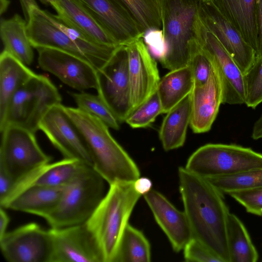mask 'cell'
Masks as SVG:
<instances>
[{"mask_svg": "<svg viewBox=\"0 0 262 262\" xmlns=\"http://www.w3.org/2000/svg\"><path fill=\"white\" fill-rule=\"evenodd\" d=\"M179 190L184 211L195 238L222 262H230L227 242L229 214L223 193L206 178L185 167L178 169Z\"/></svg>", "mask_w": 262, "mask_h": 262, "instance_id": "1", "label": "cell"}, {"mask_svg": "<svg viewBox=\"0 0 262 262\" xmlns=\"http://www.w3.org/2000/svg\"><path fill=\"white\" fill-rule=\"evenodd\" d=\"M27 31L33 48H52L77 56L100 69L121 46L95 43L69 26L57 15L41 9L37 5L28 10Z\"/></svg>", "mask_w": 262, "mask_h": 262, "instance_id": "2", "label": "cell"}, {"mask_svg": "<svg viewBox=\"0 0 262 262\" xmlns=\"http://www.w3.org/2000/svg\"><path fill=\"white\" fill-rule=\"evenodd\" d=\"M64 109L83 138L93 167L108 185L134 182L140 177L136 163L111 134L108 127L98 118L78 108Z\"/></svg>", "mask_w": 262, "mask_h": 262, "instance_id": "3", "label": "cell"}, {"mask_svg": "<svg viewBox=\"0 0 262 262\" xmlns=\"http://www.w3.org/2000/svg\"><path fill=\"white\" fill-rule=\"evenodd\" d=\"M134 182H116L108 190L84 223L93 235L103 262H115L131 214L141 196Z\"/></svg>", "mask_w": 262, "mask_h": 262, "instance_id": "4", "label": "cell"}, {"mask_svg": "<svg viewBox=\"0 0 262 262\" xmlns=\"http://www.w3.org/2000/svg\"><path fill=\"white\" fill-rule=\"evenodd\" d=\"M200 0H161L162 30L166 52L160 61L171 71L188 65L197 40Z\"/></svg>", "mask_w": 262, "mask_h": 262, "instance_id": "5", "label": "cell"}, {"mask_svg": "<svg viewBox=\"0 0 262 262\" xmlns=\"http://www.w3.org/2000/svg\"><path fill=\"white\" fill-rule=\"evenodd\" d=\"M105 182L92 166L83 164L66 186L56 208L45 219L51 228L84 224L106 193Z\"/></svg>", "mask_w": 262, "mask_h": 262, "instance_id": "6", "label": "cell"}, {"mask_svg": "<svg viewBox=\"0 0 262 262\" xmlns=\"http://www.w3.org/2000/svg\"><path fill=\"white\" fill-rule=\"evenodd\" d=\"M61 102V95L51 81L43 75L34 74L11 98L0 123V131L7 125H14L35 133L47 111Z\"/></svg>", "mask_w": 262, "mask_h": 262, "instance_id": "7", "label": "cell"}, {"mask_svg": "<svg viewBox=\"0 0 262 262\" xmlns=\"http://www.w3.org/2000/svg\"><path fill=\"white\" fill-rule=\"evenodd\" d=\"M185 167L204 178L229 176L262 168V154L237 145L209 143L194 151Z\"/></svg>", "mask_w": 262, "mask_h": 262, "instance_id": "8", "label": "cell"}, {"mask_svg": "<svg viewBox=\"0 0 262 262\" xmlns=\"http://www.w3.org/2000/svg\"><path fill=\"white\" fill-rule=\"evenodd\" d=\"M1 132L0 170L14 182L50 163L51 157L41 149L35 133L14 125L6 126Z\"/></svg>", "mask_w": 262, "mask_h": 262, "instance_id": "9", "label": "cell"}, {"mask_svg": "<svg viewBox=\"0 0 262 262\" xmlns=\"http://www.w3.org/2000/svg\"><path fill=\"white\" fill-rule=\"evenodd\" d=\"M98 95L119 122L132 112L128 74V56L121 46L100 69L96 70Z\"/></svg>", "mask_w": 262, "mask_h": 262, "instance_id": "10", "label": "cell"}, {"mask_svg": "<svg viewBox=\"0 0 262 262\" xmlns=\"http://www.w3.org/2000/svg\"><path fill=\"white\" fill-rule=\"evenodd\" d=\"M2 253L9 262H51L53 243L50 229L30 223L0 238Z\"/></svg>", "mask_w": 262, "mask_h": 262, "instance_id": "11", "label": "cell"}, {"mask_svg": "<svg viewBox=\"0 0 262 262\" xmlns=\"http://www.w3.org/2000/svg\"><path fill=\"white\" fill-rule=\"evenodd\" d=\"M197 39L212 60L222 87V104H245L243 73L217 38L206 28L200 18Z\"/></svg>", "mask_w": 262, "mask_h": 262, "instance_id": "12", "label": "cell"}, {"mask_svg": "<svg viewBox=\"0 0 262 262\" xmlns=\"http://www.w3.org/2000/svg\"><path fill=\"white\" fill-rule=\"evenodd\" d=\"M64 158L78 160L93 166L91 156L78 129L61 103L51 107L39 124Z\"/></svg>", "mask_w": 262, "mask_h": 262, "instance_id": "13", "label": "cell"}, {"mask_svg": "<svg viewBox=\"0 0 262 262\" xmlns=\"http://www.w3.org/2000/svg\"><path fill=\"white\" fill-rule=\"evenodd\" d=\"M199 17L206 28L217 38L243 74L245 73L255 60V51L210 0H200Z\"/></svg>", "mask_w": 262, "mask_h": 262, "instance_id": "14", "label": "cell"}, {"mask_svg": "<svg viewBox=\"0 0 262 262\" xmlns=\"http://www.w3.org/2000/svg\"><path fill=\"white\" fill-rule=\"evenodd\" d=\"M40 67L78 91L96 89V70L84 60L52 48L36 49Z\"/></svg>", "mask_w": 262, "mask_h": 262, "instance_id": "15", "label": "cell"}, {"mask_svg": "<svg viewBox=\"0 0 262 262\" xmlns=\"http://www.w3.org/2000/svg\"><path fill=\"white\" fill-rule=\"evenodd\" d=\"M125 46L133 112L157 91L160 78L157 62L143 38Z\"/></svg>", "mask_w": 262, "mask_h": 262, "instance_id": "16", "label": "cell"}, {"mask_svg": "<svg viewBox=\"0 0 262 262\" xmlns=\"http://www.w3.org/2000/svg\"><path fill=\"white\" fill-rule=\"evenodd\" d=\"M51 262H103L96 241L85 224L50 229Z\"/></svg>", "mask_w": 262, "mask_h": 262, "instance_id": "17", "label": "cell"}, {"mask_svg": "<svg viewBox=\"0 0 262 262\" xmlns=\"http://www.w3.org/2000/svg\"><path fill=\"white\" fill-rule=\"evenodd\" d=\"M117 43L127 46L142 38L144 32L116 0H78Z\"/></svg>", "mask_w": 262, "mask_h": 262, "instance_id": "18", "label": "cell"}, {"mask_svg": "<svg viewBox=\"0 0 262 262\" xmlns=\"http://www.w3.org/2000/svg\"><path fill=\"white\" fill-rule=\"evenodd\" d=\"M154 218L167 236L173 250L179 252L193 238L184 211L178 209L163 194L151 189L143 195Z\"/></svg>", "mask_w": 262, "mask_h": 262, "instance_id": "19", "label": "cell"}, {"mask_svg": "<svg viewBox=\"0 0 262 262\" xmlns=\"http://www.w3.org/2000/svg\"><path fill=\"white\" fill-rule=\"evenodd\" d=\"M191 98L190 126L196 134L207 132L211 129L222 104V87L215 68L205 84L194 86Z\"/></svg>", "mask_w": 262, "mask_h": 262, "instance_id": "20", "label": "cell"}, {"mask_svg": "<svg viewBox=\"0 0 262 262\" xmlns=\"http://www.w3.org/2000/svg\"><path fill=\"white\" fill-rule=\"evenodd\" d=\"M54 9L62 20L91 41L109 47L122 46L78 0H58Z\"/></svg>", "mask_w": 262, "mask_h": 262, "instance_id": "21", "label": "cell"}, {"mask_svg": "<svg viewBox=\"0 0 262 262\" xmlns=\"http://www.w3.org/2000/svg\"><path fill=\"white\" fill-rule=\"evenodd\" d=\"M66 186L31 185L22 190L1 207L45 219L59 203Z\"/></svg>", "mask_w": 262, "mask_h": 262, "instance_id": "22", "label": "cell"}, {"mask_svg": "<svg viewBox=\"0 0 262 262\" xmlns=\"http://www.w3.org/2000/svg\"><path fill=\"white\" fill-rule=\"evenodd\" d=\"M221 13L239 32L256 52V0H210Z\"/></svg>", "mask_w": 262, "mask_h": 262, "instance_id": "23", "label": "cell"}, {"mask_svg": "<svg viewBox=\"0 0 262 262\" xmlns=\"http://www.w3.org/2000/svg\"><path fill=\"white\" fill-rule=\"evenodd\" d=\"M159 130V138L165 151L183 146L191 114V93L166 113Z\"/></svg>", "mask_w": 262, "mask_h": 262, "instance_id": "24", "label": "cell"}, {"mask_svg": "<svg viewBox=\"0 0 262 262\" xmlns=\"http://www.w3.org/2000/svg\"><path fill=\"white\" fill-rule=\"evenodd\" d=\"M35 73L15 57L3 50L0 55V123L18 89Z\"/></svg>", "mask_w": 262, "mask_h": 262, "instance_id": "25", "label": "cell"}, {"mask_svg": "<svg viewBox=\"0 0 262 262\" xmlns=\"http://www.w3.org/2000/svg\"><path fill=\"white\" fill-rule=\"evenodd\" d=\"M194 80L189 65L171 70L159 82L157 92L163 113H166L190 94Z\"/></svg>", "mask_w": 262, "mask_h": 262, "instance_id": "26", "label": "cell"}, {"mask_svg": "<svg viewBox=\"0 0 262 262\" xmlns=\"http://www.w3.org/2000/svg\"><path fill=\"white\" fill-rule=\"evenodd\" d=\"M27 22L15 14L8 19L1 21V36L4 50L26 65L33 60L34 54L27 31Z\"/></svg>", "mask_w": 262, "mask_h": 262, "instance_id": "27", "label": "cell"}, {"mask_svg": "<svg viewBox=\"0 0 262 262\" xmlns=\"http://www.w3.org/2000/svg\"><path fill=\"white\" fill-rule=\"evenodd\" d=\"M227 242L230 262H256L257 251L243 222L229 213L227 227Z\"/></svg>", "mask_w": 262, "mask_h": 262, "instance_id": "28", "label": "cell"}, {"mask_svg": "<svg viewBox=\"0 0 262 262\" xmlns=\"http://www.w3.org/2000/svg\"><path fill=\"white\" fill-rule=\"evenodd\" d=\"M150 245L142 231L130 225L126 226L115 262H149Z\"/></svg>", "mask_w": 262, "mask_h": 262, "instance_id": "29", "label": "cell"}, {"mask_svg": "<svg viewBox=\"0 0 262 262\" xmlns=\"http://www.w3.org/2000/svg\"><path fill=\"white\" fill-rule=\"evenodd\" d=\"M83 164L85 163L77 160L66 158L50 163L45 167L31 185L66 186L76 177Z\"/></svg>", "mask_w": 262, "mask_h": 262, "instance_id": "30", "label": "cell"}, {"mask_svg": "<svg viewBox=\"0 0 262 262\" xmlns=\"http://www.w3.org/2000/svg\"><path fill=\"white\" fill-rule=\"evenodd\" d=\"M130 13L145 33L162 29L161 0H116Z\"/></svg>", "mask_w": 262, "mask_h": 262, "instance_id": "31", "label": "cell"}, {"mask_svg": "<svg viewBox=\"0 0 262 262\" xmlns=\"http://www.w3.org/2000/svg\"><path fill=\"white\" fill-rule=\"evenodd\" d=\"M206 179L221 192L228 194L233 191L262 187V168Z\"/></svg>", "mask_w": 262, "mask_h": 262, "instance_id": "32", "label": "cell"}, {"mask_svg": "<svg viewBox=\"0 0 262 262\" xmlns=\"http://www.w3.org/2000/svg\"><path fill=\"white\" fill-rule=\"evenodd\" d=\"M77 108L103 122L109 128L118 130L119 122L113 113L98 95L81 92L72 93Z\"/></svg>", "mask_w": 262, "mask_h": 262, "instance_id": "33", "label": "cell"}, {"mask_svg": "<svg viewBox=\"0 0 262 262\" xmlns=\"http://www.w3.org/2000/svg\"><path fill=\"white\" fill-rule=\"evenodd\" d=\"M188 65L191 69L194 86L205 84L214 69L211 57L198 39L192 45Z\"/></svg>", "mask_w": 262, "mask_h": 262, "instance_id": "34", "label": "cell"}, {"mask_svg": "<svg viewBox=\"0 0 262 262\" xmlns=\"http://www.w3.org/2000/svg\"><path fill=\"white\" fill-rule=\"evenodd\" d=\"M245 104L255 108L262 102V57H256L249 69L243 74Z\"/></svg>", "mask_w": 262, "mask_h": 262, "instance_id": "35", "label": "cell"}, {"mask_svg": "<svg viewBox=\"0 0 262 262\" xmlns=\"http://www.w3.org/2000/svg\"><path fill=\"white\" fill-rule=\"evenodd\" d=\"M162 113V107L156 91L133 111L125 121L132 128L146 127L150 126L158 116Z\"/></svg>", "mask_w": 262, "mask_h": 262, "instance_id": "36", "label": "cell"}, {"mask_svg": "<svg viewBox=\"0 0 262 262\" xmlns=\"http://www.w3.org/2000/svg\"><path fill=\"white\" fill-rule=\"evenodd\" d=\"M250 213L262 216V187L228 193Z\"/></svg>", "mask_w": 262, "mask_h": 262, "instance_id": "37", "label": "cell"}, {"mask_svg": "<svg viewBox=\"0 0 262 262\" xmlns=\"http://www.w3.org/2000/svg\"><path fill=\"white\" fill-rule=\"evenodd\" d=\"M184 258L186 261L222 262L205 246L195 238H192L184 247Z\"/></svg>", "mask_w": 262, "mask_h": 262, "instance_id": "38", "label": "cell"}, {"mask_svg": "<svg viewBox=\"0 0 262 262\" xmlns=\"http://www.w3.org/2000/svg\"><path fill=\"white\" fill-rule=\"evenodd\" d=\"M143 39L152 56L161 61L166 52V45L162 29L147 31L144 34Z\"/></svg>", "mask_w": 262, "mask_h": 262, "instance_id": "39", "label": "cell"}, {"mask_svg": "<svg viewBox=\"0 0 262 262\" xmlns=\"http://www.w3.org/2000/svg\"><path fill=\"white\" fill-rule=\"evenodd\" d=\"M256 23L257 34L256 57H262V0H256Z\"/></svg>", "mask_w": 262, "mask_h": 262, "instance_id": "40", "label": "cell"}, {"mask_svg": "<svg viewBox=\"0 0 262 262\" xmlns=\"http://www.w3.org/2000/svg\"><path fill=\"white\" fill-rule=\"evenodd\" d=\"M136 191L141 195H144L152 189V183L150 179L146 177H139L133 183Z\"/></svg>", "mask_w": 262, "mask_h": 262, "instance_id": "41", "label": "cell"}, {"mask_svg": "<svg viewBox=\"0 0 262 262\" xmlns=\"http://www.w3.org/2000/svg\"><path fill=\"white\" fill-rule=\"evenodd\" d=\"M10 218L5 211V209L0 207V238L3 237L8 231Z\"/></svg>", "mask_w": 262, "mask_h": 262, "instance_id": "42", "label": "cell"}, {"mask_svg": "<svg viewBox=\"0 0 262 262\" xmlns=\"http://www.w3.org/2000/svg\"><path fill=\"white\" fill-rule=\"evenodd\" d=\"M252 138L254 140L262 138V114L254 124Z\"/></svg>", "mask_w": 262, "mask_h": 262, "instance_id": "43", "label": "cell"}, {"mask_svg": "<svg viewBox=\"0 0 262 262\" xmlns=\"http://www.w3.org/2000/svg\"><path fill=\"white\" fill-rule=\"evenodd\" d=\"M20 3L22 10L26 18L27 21L28 17V10L29 7L33 5H37L35 0H19Z\"/></svg>", "mask_w": 262, "mask_h": 262, "instance_id": "44", "label": "cell"}, {"mask_svg": "<svg viewBox=\"0 0 262 262\" xmlns=\"http://www.w3.org/2000/svg\"><path fill=\"white\" fill-rule=\"evenodd\" d=\"M9 4L8 0H1V14L2 15L7 10Z\"/></svg>", "mask_w": 262, "mask_h": 262, "instance_id": "45", "label": "cell"}, {"mask_svg": "<svg viewBox=\"0 0 262 262\" xmlns=\"http://www.w3.org/2000/svg\"><path fill=\"white\" fill-rule=\"evenodd\" d=\"M43 3L49 4L54 8L57 5L58 0H40Z\"/></svg>", "mask_w": 262, "mask_h": 262, "instance_id": "46", "label": "cell"}]
</instances>
